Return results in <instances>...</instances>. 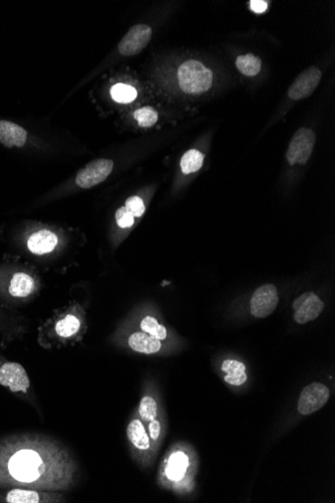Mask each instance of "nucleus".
<instances>
[{"mask_svg":"<svg viewBox=\"0 0 335 503\" xmlns=\"http://www.w3.org/2000/svg\"><path fill=\"white\" fill-rule=\"evenodd\" d=\"M76 461L58 441L19 442L0 451V478L45 491H69L76 478Z\"/></svg>","mask_w":335,"mask_h":503,"instance_id":"obj_1","label":"nucleus"},{"mask_svg":"<svg viewBox=\"0 0 335 503\" xmlns=\"http://www.w3.org/2000/svg\"><path fill=\"white\" fill-rule=\"evenodd\" d=\"M180 87L186 94H203L213 83V73L199 61H187L178 69Z\"/></svg>","mask_w":335,"mask_h":503,"instance_id":"obj_2","label":"nucleus"},{"mask_svg":"<svg viewBox=\"0 0 335 503\" xmlns=\"http://www.w3.org/2000/svg\"><path fill=\"white\" fill-rule=\"evenodd\" d=\"M316 136L312 129L300 128L295 132L290 143H289L286 160L289 165L307 163L314 148Z\"/></svg>","mask_w":335,"mask_h":503,"instance_id":"obj_3","label":"nucleus"},{"mask_svg":"<svg viewBox=\"0 0 335 503\" xmlns=\"http://www.w3.org/2000/svg\"><path fill=\"white\" fill-rule=\"evenodd\" d=\"M114 162L108 159H96L89 162L78 171L76 182L80 188L89 189L104 182L113 171Z\"/></svg>","mask_w":335,"mask_h":503,"instance_id":"obj_4","label":"nucleus"},{"mask_svg":"<svg viewBox=\"0 0 335 503\" xmlns=\"http://www.w3.org/2000/svg\"><path fill=\"white\" fill-rule=\"evenodd\" d=\"M279 303V295L274 284H264L256 290L251 297L250 312L255 318L264 319L274 312Z\"/></svg>","mask_w":335,"mask_h":503,"instance_id":"obj_5","label":"nucleus"},{"mask_svg":"<svg viewBox=\"0 0 335 503\" xmlns=\"http://www.w3.org/2000/svg\"><path fill=\"white\" fill-rule=\"evenodd\" d=\"M329 389L321 383H312L302 390L299 401L300 414L310 415L321 408L329 400Z\"/></svg>","mask_w":335,"mask_h":503,"instance_id":"obj_6","label":"nucleus"},{"mask_svg":"<svg viewBox=\"0 0 335 503\" xmlns=\"http://www.w3.org/2000/svg\"><path fill=\"white\" fill-rule=\"evenodd\" d=\"M152 34V28L149 25H133L119 43L120 54L131 56L140 54L150 43Z\"/></svg>","mask_w":335,"mask_h":503,"instance_id":"obj_7","label":"nucleus"},{"mask_svg":"<svg viewBox=\"0 0 335 503\" xmlns=\"http://www.w3.org/2000/svg\"><path fill=\"white\" fill-rule=\"evenodd\" d=\"M323 74L316 67H310L297 76L288 89V97L291 100H303L312 96L318 87Z\"/></svg>","mask_w":335,"mask_h":503,"instance_id":"obj_8","label":"nucleus"},{"mask_svg":"<svg viewBox=\"0 0 335 503\" xmlns=\"http://www.w3.org/2000/svg\"><path fill=\"white\" fill-rule=\"evenodd\" d=\"M0 385L12 392L25 393L30 386L25 370L19 363H6L0 367Z\"/></svg>","mask_w":335,"mask_h":503,"instance_id":"obj_9","label":"nucleus"},{"mask_svg":"<svg viewBox=\"0 0 335 503\" xmlns=\"http://www.w3.org/2000/svg\"><path fill=\"white\" fill-rule=\"evenodd\" d=\"M294 319L300 325L317 319L323 312V301L314 292H305L293 303Z\"/></svg>","mask_w":335,"mask_h":503,"instance_id":"obj_10","label":"nucleus"},{"mask_svg":"<svg viewBox=\"0 0 335 503\" xmlns=\"http://www.w3.org/2000/svg\"><path fill=\"white\" fill-rule=\"evenodd\" d=\"M28 132L19 125L0 121V143L6 148H21L25 145Z\"/></svg>","mask_w":335,"mask_h":503,"instance_id":"obj_11","label":"nucleus"},{"mask_svg":"<svg viewBox=\"0 0 335 503\" xmlns=\"http://www.w3.org/2000/svg\"><path fill=\"white\" fill-rule=\"evenodd\" d=\"M58 244V236L52 231L43 229L30 236L28 247L34 255H43L52 253Z\"/></svg>","mask_w":335,"mask_h":503,"instance_id":"obj_12","label":"nucleus"},{"mask_svg":"<svg viewBox=\"0 0 335 503\" xmlns=\"http://www.w3.org/2000/svg\"><path fill=\"white\" fill-rule=\"evenodd\" d=\"M6 500L8 503L58 502V495L50 496L45 492L23 489H14L8 491Z\"/></svg>","mask_w":335,"mask_h":503,"instance_id":"obj_13","label":"nucleus"},{"mask_svg":"<svg viewBox=\"0 0 335 503\" xmlns=\"http://www.w3.org/2000/svg\"><path fill=\"white\" fill-rule=\"evenodd\" d=\"M189 464V458L184 452H173L166 463V478L172 482H180L185 478Z\"/></svg>","mask_w":335,"mask_h":503,"instance_id":"obj_14","label":"nucleus"},{"mask_svg":"<svg viewBox=\"0 0 335 503\" xmlns=\"http://www.w3.org/2000/svg\"><path fill=\"white\" fill-rule=\"evenodd\" d=\"M129 347L133 351L144 355H153L162 349L161 341L157 340L154 336H150L147 332H133L129 338Z\"/></svg>","mask_w":335,"mask_h":503,"instance_id":"obj_15","label":"nucleus"},{"mask_svg":"<svg viewBox=\"0 0 335 503\" xmlns=\"http://www.w3.org/2000/svg\"><path fill=\"white\" fill-rule=\"evenodd\" d=\"M34 290V279L24 272H17L10 279L8 292L14 297H28Z\"/></svg>","mask_w":335,"mask_h":503,"instance_id":"obj_16","label":"nucleus"},{"mask_svg":"<svg viewBox=\"0 0 335 503\" xmlns=\"http://www.w3.org/2000/svg\"><path fill=\"white\" fill-rule=\"evenodd\" d=\"M127 435L129 440L133 446L141 451H146L150 448V436L144 429L143 422L139 419L133 420L129 423L127 428Z\"/></svg>","mask_w":335,"mask_h":503,"instance_id":"obj_17","label":"nucleus"},{"mask_svg":"<svg viewBox=\"0 0 335 503\" xmlns=\"http://www.w3.org/2000/svg\"><path fill=\"white\" fill-rule=\"evenodd\" d=\"M222 371L226 373L225 382L232 386H241L247 381L246 367L243 363L235 360L224 361Z\"/></svg>","mask_w":335,"mask_h":503,"instance_id":"obj_18","label":"nucleus"},{"mask_svg":"<svg viewBox=\"0 0 335 503\" xmlns=\"http://www.w3.org/2000/svg\"><path fill=\"white\" fill-rule=\"evenodd\" d=\"M262 61L254 54H248L238 56L236 67L241 74L247 76H257L261 71Z\"/></svg>","mask_w":335,"mask_h":503,"instance_id":"obj_19","label":"nucleus"},{"mask_svg":"<svg viewBox=\"0 0 335 503\" xmlns=\"http://www.w3.org/2000/svg\"><path fill=\"white\" fill-rule=\"evenodd\" d=\"M204 155L196 149H191L183 155L181 159V169L184 174H191L201 169L203 166Z\"/></svg>","mask_w":335,"mask_h":503,"instance_id":"obj_20","label":"nucleus"},{"mask_svg":"<svg viewBox=\"0 0 335 503\" xmlns=\"http://www.w3.org/2000/svg\"><path fill=\"white\" fill-rule=\"evenodd\" d=\"M80 329V321L74 314H67L56 325V332L61 338H72Z\"/></svg>","mask_w":335,"mask_h":503,"instance_id":"obj_21","label":"nucleus"},{"mask_svg":"<svg viewBox=\"0 0 335 503\" xmlns=\"http://www.w3.org/2000/svg\"><path fill=\"white\" fill-rule=\"evenodd\" d=\"M142 331L147 332L150 336H154L157 340L164 341L167 338V330L164 325H160L156 319L153 317H144L141 323Z\"/></svg>","mask_w":335,"mask_h":503,"instance_id":"obj_22","label":"nucleus"},{"mask_svg":"<svg viewBox=\"0 0 335 503\" xmlns=\"http://www.w3.org/2000/svg\"><path fill=\"white\" fill-rule=\"evenodd\" d=\"M111 97L118 103L128 104L137 98V91L135 87L126 84H117L111 87Z\"/></svg>","mask_w":335,"mask_h":503,"instance_id":"obj_23","label":"nucleus"},{"mask_svg":"<svg viewBox=\"0 0 335 503\" xmlns=\"http://www.w3.org/2000/svg\"><path fill=\"white\" fill-rule=\"evenodd\" d=\"M139 414L144 422H151L156 419L158 415L156 400L151 396H144L142 398L140 402Z\"/></svg>","mask_w":335,"mask_h":503,"instance_id":"obj_24","label":"nucleus"},{"mask_svg":"<svg viewBox=\"0 0 335 503\" xmlns=\"http://www.w3.org/2000/svg\"><path fill=\"white\" fill-rule=\"evenodd\" d=\"M133 117L137 120L140 127L144 128H150L154 126L158 121V113L151 107H144L139 109L133 114Z\"/></svg>","mask_w":335,"mask_h":503,"instance_id":"obj_25","label":"nucleus"},{"mask_svg":"<svg viewBox=\"0 0 335 503\" xmlns=\"http://www.w3.org/2000/svg\"><path fill=\"white\" fill-rule=\"evenodd\" d=\"M116 220L120 228H130L135 223V216L126 206L120 207L116 212Z\"/></svg>","mask_w":335,"mask_h":503,"instance_id":"obj_26","label":"nucleus"},{"mask_svg":"<svg viewBox=\"0 0 335 503\" xmlns=\"http://www.w3.org/2000/svg\"><path fill=\"white\" fill-rule=\"evenodd\" d=\"M126 207L130 210L131 213L135 217H141L144 213V211H146V206H144L143 199L140 198L139 196L130 197L127 200Z\"/></svg>","mask_w":335,"mask_h":503,"instance_id":"obj_27","label":"nucleus"},{"mask_svg":"<svg viewBox=\"0 0 335 503\" xmlns=\"http://www.w3.org/2000/svg\"><path fill=\"white\" fill-rule=\"evenodd\" d=\"M161 434V423L157 419L149 422V436L152 440L156 441Z\"/></svg>","mask_w":335,"mask_h":503,"instance_id":"obj_28","label":"nucleus"},{"mask_svg":"<svg viewBox=\"0 0 335 503\" xmlns=\"http://www.w3.org/2000/svg\"><path fill=\"white\" fill-rule=\"evenodd\" d=\"M251 10L254 12L262 13L266 10L267 2L261 1V0H252L250 1Z\"/></svg>","mask_w":335,"mask_h":503,"instance_id":"obj_29","label":"nucleus"}]
</instances>
